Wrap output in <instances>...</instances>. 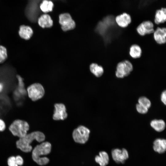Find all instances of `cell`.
I'll list each match as a JSON object with an SVG mask.
<instances>
[{
    "instance_id": "cell-1",
    "label": "cell",
    "mask_w": 166,
    "mask_h": 166,
    "mask_svg": "<svg viewBox=\"0 0 166 166\" xmlns=\"http://www.w3.org/2000/svg\"><path fill=\"white\" fill-rule=\"evenodd\" d=\"M45 139V135L42 132L39 131L33 132L19 138L16 141V146L22 152H29L32 149L30 144L34 140L39 142H41L43 141Z\"/></svg>"
},
{
    "instance_id": "cell-2",
    "label": "cell",
    "mask_w": 166,
    "mask_h": 166,
    "mask_svg": "<svg viewBox=\"0 0 166 166\" xmlns=\"http://www.w3.org/2000/svg\"><path fill=\"white\" fill-rule=\"evenodd\" d=\"M51 144L48 142H43L37 145L32 152L33 160L40 165L42 166L47 164L49 162V158L46 157L41 158V156L49 154L51 152Z\"/></svg>"
},
{
    "instance_id": "cell-3",
    "label": "cell",
    "mask_w": 166,
    "mask_h": 166,
    "mask_svg": "<svg viewBox=\"0 0 166 166\" xmlns=\"http://www.w3.org/2000/svg\"><path fill=\"white\" fill-rule=\"evenodd\" d=\"M29 127V125L26 121L18 119L12 123L9 128L13 135L20 138L27 134Z\"/></svg>"
},
{
    "instance_id": "cell-4",
    "label": "cell",
    "mask_w": 166,
    "mask_h": 166,
    "mask_svg": "<svg viewBox=\"0 0 166 166\" xmlns=\"http://www.w3.org/2000/svg\"><path fill=\"white\" fill-rule=\"evenodd\" d=\"M133 70L131 62L128 60H124L117 64L115 75L117 78L122 79L130 75Z\"/></svg>"
},
{
    "instance_id": "cell-5",
    "label": "cell",
    "mask_w": 166,
    "mask_h": 166,
    "mask_svg": "<svg viewBox=\"0 0 166 166\" xmlns=\"http://www.w3.org/2000/svg\"><path fill=\"white\" fill-rule=\"evenodd\" d=\"M90 131L87 128L82 125L78 126L73 131V138L76 143L84 144L88 140Z\"/></svg>"
},
{
    "instance_id": "cell-6",
    "label": "cell",
    "mask_w": 166,
    "mask_h": 166,
    "mask_svg": "<svg viewBox=\"0 0 166 166\" xmlns=\"http://www.w3.org/2000/svg\"><path fill=\"white\" fill-rule=\"evenodd\" d=\"M29 97L33 101H35L42 98L45 94L44 89L42 85L39 83H34L27 89Z\"/></svg>"
},
{
    "instance_id": "cell-7",
    "label": "cell",
    "mask_w": 166,
    "mask_h": 166,
    "mask_svg": "<svg viewBox=\"0 0 166 166\" xmlns=\"http://www.w3.org/2000/svg\"><path fill=\"white\" fill-rule=\"evenodd\" d=\"M59 23L62 30L66 31L72 30L75 27V23L70 14L65 13L59 16Z\"/></svg>"
},
{
    "instance_id": "cell-8",
    "label": "cell",
    "mask_w": 166,
    "mask_h": 166,
    "mask_svg": "<svg viewBox=\"0 0 166 166\" xmlns=\"http://www.w3.org/2000/svg\"><path fill=\"white\" fill-rule=\"evenodd\" d=\"M136 31L141 36L153 34L155 28L153 23L150 20L144 21L140 23L136 27Z\"/></svg>"
},
{
    "instance_id": "cell-9",
    "label": "cell",
    "mask_w": 166,
    "mask_h": 166,
    "mask_svg": "<svg viewBox=\"0 0 166 166\" xmlns=\"http://www.w3.org/2000/svg\"><path fill=\"white\" fill-rule=\"evenodd\" d=\"M54 110L53 119L55 121L64 120L67 118L68 114L65 105L62 103H56L54 105Z\"/></svg>"
},
{
    "instance_id": "cell-10",
    "label": "cell",
    "mask_w": 166,
    "mask_h": 166,
    "mask_svg": "<svg viewBox=\"0 0 166 166\" xmlns=\"http://www.w3.org/2000/svg\"><path fill=\"white\" fill-rule=\"evenodd\" d=\"M166 28L157 26L153 33V37L155 42L158 44L166 43Z\"/></svg>"
},
{
    "instance_id": "cell-11",
    "label": "cell",
    "mask_w": 166,
    "mask_h": 166,
    "mask_svg": "<svg viewBox=\"0 0 166 166\" xmlns=\"http://www.w3.org/2000/svg\"><path fill=\"white\" fill-rule=\"evenodd\" d=\"M132 21L130 15L125 12L117 15L115 18L116 23L118 26L122 28L127 27L131 23Z\"/></svg>"
},
{
    "instance_id": "cell-12",
    "label": "cell",
    "mask_w": 166,
    "mask_h": 166,
    "mask_svg": "<svg viewBox=\"0 0 166 166\" xmlns=\"http://www.w3.org/2000/svg\"><path fill=\"white\" fill-rule=\"evenodd\" d=\"M112 154L114 160L118 163H124L128 157L127 151L124 148L122 150L115 149L112 150Z\"/></svg>"
},
{
    "instance_id": "cell-13",
    "label": "cell",
    "mask_w": 166,
    "mask_h": 166,
    "mask_svg": "<svg viewBox=\"0 0 166 166\" xmlns=\"http://www.w3.org/2000/svg\"><path fill=\"white\" fill-rule=\"evenodd\" d=\"M33 34V30L30 26L25 25H21L20 26L18 34L21 38L25 40H28L31 38Z\"/></svg>"
},
{
    "instance_id": "cell-14",
    "label": "cell",
    "mask_w": 166,
    "mask_h": 166,
    "mask_svg": "<svg viewBox=\"0 0 166 166\" xmlns=\"http://www.w3.org/2000/svg\"><path fill=\"white\" fill-rule=\"evenodd\" d=\"M166 21V9L162 7L157 10L154 19V23L157 25L164 23Z\"/></svg>"
},
{
    "instance_id": "cell-15",
    "label": "cell",
    "mask_w": 166,
    "mask_h": 166,
    "mask_svg": "<svg viewBox=\"0 0 166 166\" xmlns=\"http://www.w3.org/2000/svg\"><path fill=\"white\" fill-rule=\"evenodd\" d=\"M39 25L42 28L51 27L53 25V21L48 14H45L41 15L38 19Z\"/></svg>"
},
{
    "instance_id": "cell-16",
    "label": "cell",
    "mask_w": 166,
    "mask_h": 166,
    "mask_svg": "<svg viewBox=\"0 0 166 166\" xmlns=\"http://www.w3.org/2000/svg\"><path fill=\"white\" fill-rule=\"evenodd\" d=\"M151 127L157 132H161L164 130L166 127L165 121L161 119H154L150 122Z\"/></svg>"
},
{
    "instance_id": "cell-17",
    "label": "cell",
    "mask_w": 166,
    "mask_h": 166,
    "mask_svg": "<svg viewBox=\"0 0 166 166\" xmlns=\"http://www.w3.org/2000/svg\"><path fill=\"white\" fill-rule=\"evenodd\" d=\"M153 149L159 153L164 152L166 149V140L164 139H157L153 142Z\"/></svg>"
},
{
    "instance_id": "cell-18",
    "label": "cell",
    "mask_w": 166,
    "mask_h": 166,
    "mask_svg": "<svg viewBox=\"0 0 166 166\" xmlns=\"http://www.w3.org/2000/svg\"><path fill=\"white\" fill-rule=\"evenodd\" d=\"M142 51L140 46L136 44L132 45L129 48V54L130 56L133 59H137L141 56Z\"/></svg>"
},
{
    "instance_id": "cell-19",
    "label": "cell",
    "mask_w": 166,
    "mask_h": 166,
    "mask_svg": "<svg viewBox=\"0 0 166 166\" xmlns=\"http://www.w3.org/2000/svg\"><path fill=\"white\" fill-rule=\"evenodd\" d=\"M109 160V156L105 151L100 152L99 156H97L95 157L96 162L101 166H106L108 164Z\"/></svg>"
},
{
    "instance_id": "cell-20",
    "label": "cell",
    "mask_w": 166,
    "mask_h": 166,
    "mask_svg": "<svg viewBox=\"0 0 166 166\" xmlns=\"http://www.w3.org/2000/svg\"><path fill=\"white\" fill-rule=\"evenodd\" d=\"M90 69L91 73L97 77H101L104 73L103 67L95 63H93L90 65Z\"/></svg>"
},
{
    "instance_id": "cell-21",
    "label": "cell",
    "mask_w": 166,
    "mask_h": 166,
    "mask_svg": "<svg viewBox=\"0 0 166 166\" xmlns=\"http://www.w3.org/2000/svg\"><path fill=\"white\" fill-rule=\"evenodd\" d=\"M53 7V2L48 0H44L40 5L41 10L45 13L52 11Z\"/></svg>"
},
{
    "instance_id": "cell-22",
    "label": "cell",
    "mask_w": 166,
    "mask_h": 166,
    "mask_svg": "<svg viewBox=\"0 0 166 166\" xmlns=\"http://www.w3.org/2000/svg\"><path fill=\"white\" fill-rule=\"evenodd\" d=\"M138 103L149 109L151 106L152 103L150 100L145 96L140 97L138 100Z\"/></svg>"
},
{
    "instance_id": "cell-23",
    "label": "cell",
    "mask_w": 166,
    "mask_h": 166,
    "mask_svg": "<svg viewBox=\"0 0 166 166\" xmlns=\"http://www.w3.org/2000/svg\"><path fill=\"white\" fill-rule=\"evenodd\" d=\"M7 52L6 48L0 45V63L4 62L7 58Z\"/></svg>"
},
{
    "instance_id": "cell-24",
    "label": "cell",
    "mask_w": 166,
    "mask_h": 166,
    "mask_svg": "<svg viewBox=\"0 0 166 166\" xmlns=\"http://www.w3.org/2000/svg\"><path fill=\"white\" fill-rule=\"evenodd\" d=\"M136 108L137 111L141 114H146L148 111V109L138 103L136 105Z\"/></svg>"
},
{
    "instance_id": "cell-25",
    "label": "cell",
    "mask_w": 166,
    "mask_h": 166,
    "mask_svg": "<svg viewBox=\"0 0 166 166\" xmlns=\"http://www.w3.org/2000/svg\"><path fill=\"white\" fill-rule=\"evenodd\" d=\"M7 163L9 166H18L16 164L15 157L10 156L8 159Z\"/></svg>"
},
{
    "instance_id": "cell-26",
    "label": "cell",
    "mask_w": 166,
    "mask_h": 166,
    "mask_svg": "<svg viewBox=\"0 0 166 166\" xmlns=\"http://www.w3.org/2000/svg\"><path fill=\"white\" fill-rule=\"evenodd\" d=\"M160 100L165 105H166V91H163L160 95Z\"/></svg>"
},
{
    "instance_id": "cell-27",
    "label": "cell",
    "mask_w": 166,
    "mask_h": 166,
    "mask_svg": "<svg viewBox=\"0 0 166 166\" xmlns=\"http://www.w3.org/2000/svg\"><path fill=\"white\" fill-rule=\"evenodd\" d=\"M15 160L18 166H22L23 164V160L21 156H17L15 157Z\"/></svg>"
},
{
    "instance_id": "cell-28",
    "label": "cell",
    "mask_w": 166,
    "mask_h": 166,
    "mask_svg": "<svg viewBox=\"0 0 166 166\" xmlns=\"http://www.w3.org/2000/svg\"><path fill=\"white\" fill-rule=\"evenodd\" d=\"M6 124L4 121L0 119V132L4 131L6 128Z\"/></svg>"
},
{
    "instance_id": "cell-29",
    "label": "cell",
    "mask_w": 166,
    "mask_h": 166,
    "mask_svg": "<svg viewBox=\"0 0 166 166\" xmlns=\"http://www.w3.org/2000/svg\"><path fill=\"white\" fill-rule=\"evenodd\" d=\"M3 88V86L2 84L0 83V92H1Z\"/></svg>"
}]
</instances>
